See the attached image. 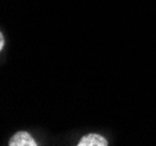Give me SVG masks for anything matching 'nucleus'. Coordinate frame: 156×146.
<instances>
[{"label": "nucleus", "instance_id": "1", "mask_svg": "<svg viewBox=\"0 0 156 146\" xmlns=\"http://www.w3.org/2000/svg\"><path fill=\"white\" fill-rule=\"evenodd\" d=\"M9 146H36V141L30 137V134L27 132H18L11 138Z\"/></svg>", "mask_w": 156, "mask_h": 146}, {"label": "nucleus", "instance_id": "2", "mask_svg": "<svg viewBox=\"0 0 156 146\" xmlns=\"http://www.w3.org/2000/svg\"><path fill=\"white\" fill-rule=\"evenodd\" d=\"M78 146H107L108 143L104 137L97 133H90L87 136H84L79 140Z\"/></svg>", "mask_w": 156, "mask_h": 146}, {"label": "nucleus", "instance_id": "3", "mask_svg": "<svg viewBox=\"0 0 156 146\" xmlns=\"http://www.w3.org/2000/svg\"><path fill=\"white\" fill-rule=\"evenodd\" d=\"M4 43H5V41H4V36H2V34L0 35V48L2 49V47H4Z\"/></svg>", "mask_w": 156, "mask_h": 146}]
</instances>
